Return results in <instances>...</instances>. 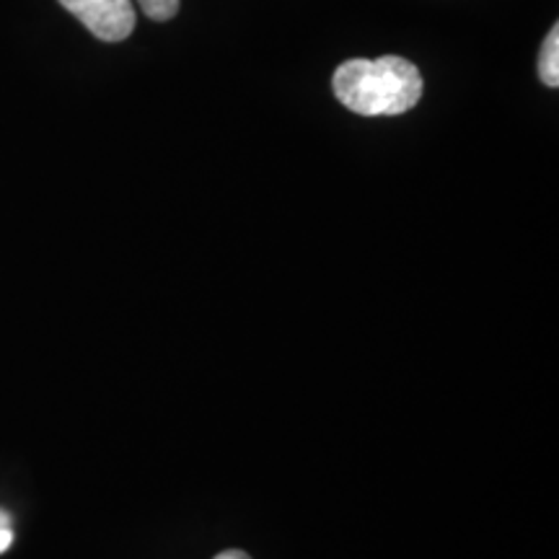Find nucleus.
<instances>
[{"label":"nucleus","instance_id":"nucleus-6","mask_svg":"<svg viewBox=\"0 0 559 559\" xmlns=\"http://www.w3.org/2000/svg\"><path fill=\"white\" fill-rule=\"evenodd\" d=\"M213 559H251L247 551H241V549H226V551H221L218 557H213Z\"/></svg>","mask_w":559,"mask_h":559},{"label":"nucleus","instance_id":"nucleus-4","mask_svg":"<svg viewBox=\"0 0 559 559\" xmlns=\"http://www.w3.org/2000/svg\"><path fill=\"white\" fill-rule=\"evenodd\" d=\"M138 5L153 21H169L179 11V0H138Z\"/></svg>","mask_w":559,"mask_h":559},{"label":"nucleus","instance_id":"nucleus-3","mask_svg":"<svg viewBox=\"0 0 559 559\" xmlns=\"http://www.w3.org/2000/svg\"><path fill=\"white\" fill-rule=\"evenodd\" d=\"M539 75L544 86H551V88L559 86V26H551L547 39H544L542 58H539Z\"/></svg>","mask_w":559,"mask_h":559},{"label":"nucleus","instance_id":"nucleus-5","mask_svg":"<svg viewBox=\"0 0 559 559\" xmlns=\"http://www.w3.org/2000/svg\"><path fill=\"white\" fill-rule=\"evenodd\" d=\"M13 544V528H11V515L5 510H0V555Z\"/></svg>","mask_w":559,"mask_h":559},{"label":"nucleus","instance_id":"nucleus-2","mask_svg":"<svg viewBox=\"0 0 559 559\" xmlns=\"http://www.w3.org/2000/svg\"><path fill=\"white\" fill-rule=\"evenodd\" d=\"M60 5L102 41H122L135 29L132 0H60Z\"/></svg>","mask_w":559,"mask_h":559},{"label":"nucleus","instance_id":"nucleus-1","mask_svg":"<svg viewBox=\"0 0 559 559\" xmlns=\"http://www.w3.org/2000/svg\"><path fill=\"white\" fill-rule=\"evenodd\" d=\"M334 96L362 117H394L409 111L423 96V75L409 60H347L334 73Z\"/></svg>","mask_w":559,"mask_h":559}]
</instances>
